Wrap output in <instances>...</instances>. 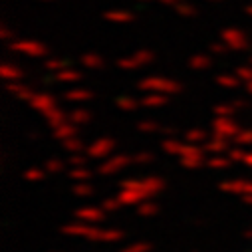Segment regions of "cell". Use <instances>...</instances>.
<instances>
[{"instance_id": "obj_7", "label": "cell", "mask_w": 252, "mask_h": 252, "mask_svg": "<svg viewBox=\"0 0 252 252\" xmlns=\"http://www.w3.org/2000/svg\"><path fill=\"white\" fill-rule=\"evenodd\" d=\"M119 105H121V107H127V109H133V107H135V103H133V101H127V99L119 101Z\"/></svg>"}, {"instance_id": "obj_4", "label": "cell", "mask_w": 252, "mask_h": 252, "mask_svg": "<svg viewBox=\"0 0 252 252\" xmlns=\"http://www.w3.org/2000/svg\"><path fill=\"white\" fill-rule=\"evenodd\" d=\"M141 103H145V105H161V103H165V97L163 95H151V99H143Z\"/></svg>"}, {"instance_id": "obj_3", "label": "cell", "mask_w": 252, "mask_h": 252, "mask_svg": "<svg viewBox=\"0 0 252 252\" xmlns=\"http://www.w3.org/2000/svg\"><path fill=\"white\" fill-rule=\"evenodd\" d=\"M107 16H109V20H115V22L131 20V18H129V14H123V12H111V14H107Z\"/></svg>"}, {"instance_id": "obj_1", "label": "cell", "mask_w": 252, "mask_h": 252, "mask_svg": "<svg viewBox=\"0 0 252 252\" xmlns=\"http://www.w3.org/2000/svg\"><path fill=\"white\" fill-rule=\"evenodd\" d=\"M14 50H18V52H24V54H34V56H40V54H44V48L40 46V44H30V42H18V44H14Z\"/></svg>"}, {"instance_id": "obj_5", "label": "cell", "mask_w": 252, "mask_h": 252, "mask_svg": "<svg viewBox=\"0 0 252 252\" xmlns=\"http://www.w3.org/2000/svg\"><path fill=\"white\" fill-rule=\"evenodd\" d=\"M191 64H193V68H205V64L209 66V58H207V60H205V58H193Z\"/></svg>"}, {"instance_id": "obj_8", "label": "cell", "mask_w": 252, "mask_h": 252, "mask_svg": "<svg viewBox=\"0 0 252 252\" xmlns=\"http://www.w3.org/2000/svg\"><path fill=\"white\" fill-rule=\"evenodd\" d=\"M248 12H250V14H252V8H248Z\"/></svg>"}, {"instance_id": "obj_6", "label": "cell", "mask_w": 252, "mask_h": 252, "mask_svg": "<svg viewBox=\"0 0 252 252\" xmlns=\"http://www.w3.org/2000/svg\"><path fill=\"white\" fill-rule=\"evenodd\" d=\"M219 84H220V86H222V84H224V86H226V88H232V86H236V82H232V80H230V78H224V80H222V78H220V80H219Z\"/></svg>"}, {"instance_id": "obj_2", "label": "cell", "mask_w": 252, "mask_h": 252, "mask_svg": "<svg viewBox=\"0 0 252 252\" xmlns=\"http://www.w3.org/2000/svg\"><path fill=\"white\" fill-rule=\"evenodd\" d=\"M157 88V90H165V92H177L179 86L177 84H167V80H147L145 84H141V88Z\"/></svg>"}]
</instances>
